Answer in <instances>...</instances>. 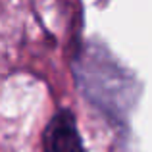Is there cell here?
<instances>
[{
  "label": "cell",
  "instance_id": "obj_1",
  "mask_svg": "<svg viewBox=\"0 0 152 152\" xmlns=\"http://www.w3.org/2000/svg\"><path fill=\"white\" fill-rule=\"evenodd\" d=\"M42 152H85L77 115L67 106H60L42 129Z\"/></svg>",
  "mask_w": 152,
  "mask_h": 152
}]
</instances>
